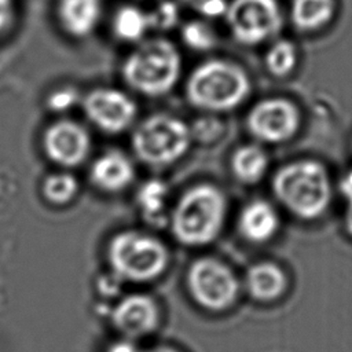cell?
<instances>
[{"mask_svg": "<svg viewBox=\"0 0 352 352\" xmlns=\"http://www.w3.org/2000/svg\"><path fill=\"white\" fill-rule=\"evenodd\" d=\"M151 352H176V351H173V349H170V348H157V349H154V351H151Z\"/></svg>", "mask_w": 352, "mask_h": 352, "instance_id": "obj_31", "label": "cell"}, {"mask_svg": "<svg viewBox=\"0 0 352 352\" xmlns=\"http://www.w3.org/2000/svg\"><path fill=\"white\" fill-rule=\"evenodd\" d=\"M82 109L87 118L107 133H120L128 129L138 113L132 98L114 88L89 91L82 100Z\"/></svg>", "mask_w": 352, "mask_h": 352, "instance_id": "obj_10", "label": "cell"}, {"mask_svg": "<svg viewBox=\"0 0 352 352\" xmlns=\"http://www.w3.org/2000/svg\"><path fill=\"white\" fill-rule=\"evenodd\" d=\"M224 15L232 37L243 45L276 36L283 22L278 0H231Z\"/></svg>", "mask_w": 352, "mask_h": 352, "instance_id": "obj_7", "label": "cell"}, {"mask_svg": "<svg viewBox=\"0 0 352 352\" xmlns=\"http://www.w3.org/2000/svg\"><path fill=\"white\" fill-rule=\"evenodd\" d=\"M187 285L194 300L213 311L227 308L238 294V280L234 272L213 257H201L190 265Z\"/></svg>", "mask_w": 352, "mask_h": 352, "instance_id": "obj_8", "label": "cell"}, {"mask_svg": "<svg viewBox=\"0 0 352 352\" xmlns=\"http://www.w3.org/2000/svg\"><path fill=\"white\" fill-rule=\"evenodd\" d=\"M246 285L253 298L272 301L283 293L286 287V276L283 271L272 263H257L249 268Z\"/></svg>", "mask_w": 352, "mask_h": 352, "instance_id": "obj_16", "label": "cell"}, {"mask_svg": "<svg viewBox=\"0 0 352 352\" xmlns=\"http://www.w3.org/2000/svg\"><path fill=\"white\" fill-rule=\"evenodd\" d=\"M89 179L102 191L118 192L133 182L135 166L131 158L122 151L109 150L92 162Z\"/></svg>", "mask_w": 352, "mask_h": 352, "instance_id": "obj_13", "label": "cell"}, {"mask_svg": "<svg viewBox=\"0 0 352 352\" xmlns=\"http://www.w3.org/2000/svg\"><path fill=\"white\" fill-rule=\"evenodd\" d=\"M279 228V216L275 208L264 201L254 199L246 204L238 217L241 235L253 243H263L271 239Z\"/></svg>", "mask_w": 352, "mask_h": 352, "instance_id": "obj_14", "label": "cell"}, {"mask_svg": "<svg viewBox=\"0 0 352 352\" xmlns=\"http://www.w3.org/2000/svg\"><path fill=\"white\" fill-rule=\"evenodd\" d=\"M77 91L73 88H62L58 91H54L47 100V104L54 111H65L69 107H72L77 102Z\"/></svg>", "mask_w": 352, "mask_h": 352, "instance_id": "obj_26", "label": "cell"}, {"mask_svg": "<svg viewBox=\"0 0 352 352\" xmlns=\"http://www.w3.org/2000/svg\"><path fill=\"white\" fill-rule=\"evenodd\" d=\"M340 192L344 197V199L346 201V204L349 205V208H352V169L348 170L342 179L340 180Z\"/></svg>", "mask_w": 352, "mask_h": 352, "instance_id": "obj_28", "label": "cell"}, {"mask_svg": "<svg viewBox=\"0 0 352 352\" xmlns=\"http://www.w3.org/2000/svg\"><path fill=\"white\" fill-rule=\"evenodd\" d=\"M250 81L234 62L210 59L197 66L186 81V98L191 106L213 111H230L249 95Z\"/></svg>", "mask_w": 352, "mask_h": 352, "instance_id": "obj_3", "label": "cell"}, {"mask_svg": "<svg viewBox=\"0 0 352 352\" xmlns=\"http://www.w3.org/2000/svg\"><path fill=\"white\" fill-rule=\"evenodd\" d=\"M227 213V199L210 183L190 187L176 202L170 214L175 239L186 246L208 245L220 234Z\"/></svg>", "mask_w": 352, "mask_h": 352, "instance_id": "obj_1", "label": "cell"}, {"mask_svg": "<svg viewBox=\"0 0 352 352\" xmlns=\"http://www.w3.org/2000/svg\"><path fill=\"white\" fill-rule=\"evenodd\" d=\"M109 352H140V351L133 344H131L128 341H120V342L111 345Z\"/></svg>", "mask_w": 352, "mask_h": 352, "instance_id": "obj_29", "label": "cell"}, {"mask_svg": "<svg viewBox=\"0 0 352 352\" xmlns=\"http://www.w3.org/2000/svg\"><path fill=\"white\" fill-rule=\"evenodd\" d=\"M56 15L67 34L81 38L95 30L102 15V0H58Z\"/></svg>", "mask_w": 352, "mask_h": 352, "instance_id": "obj_15", "label": "cell"}, {"mask_svg": "<svg viewBox=\"0 0 352 352\" xmlns=\"http://www.w3.org/2000/svg\"><path fill=\"white\" fill-rule=\"evenodd\" d=\"M107 258L118 276L132 282H147L165 271L169 252L154 235L122 231L110 239Z\"/></svg>", "mask_w": 352, "mask_h": 352, "instance_id": "obj_5", "label": "cell"}, {"mask_svg": "<svg viewBox=\"0 0 352 352\" xmlns=\"http://www.w3.org/2000/svg\"><path fill=\"white\" fill-rule=\"evenodd\" d=\"M297 63L296 45L289 40L275 41L265 54V66L276 77H285L293 72Z\"/></svg>", "mask_w": 352, "mask_h": 352, "instance_id": "obj_22", "label": "cell"}, {"mask_svg": "<svg viewBox=\"0 0 352 352\" xmlns=\"http://www.w3.org/2000/svg\"><path fill=\"white\" fill-rule=\"evenodd\" d=\"M300 114L297 107L282 98L264 99L256 103L246 118L248 131L260 142L280 143L297 132Z\"/></svg>", "mask_w": 352, "mask_h": 352, "instance_id": "obj_9", "label": "cell"}, {"mask_svg": "<svg viewBox=\"0 0 352 352\" xmlns=\"http://www.w3.org/2000/svg\"><path fill=\"white\" fill-rule=\"evenodd\" d=\"M345 226H346V231L352 235V208H349L346 217H345Z\"/></svg>", "mask_w": 352, "mask_h": 352, "instance_id": "obj_30", "label": "cell"}, {"mask_svg": "<svg viewBox=\"0 0 352 352\" xmlns=\"http://www.w3.org/2000/svg\"><path fill=\"white\" fill-rule=\"evenodd\" d=\"M168 197V186L158 179H151L144 182L138 194H136V202L144 216L153 219H160L164 214L165 204Z\"/></svg>", "mask_w": 352, "mask_h": 352, "instance_id": "obj_21", "label": "cell"}, {"mask_svg": "<svg viewBox=\"0 0 352 352\" xmlns=\"http://www.w3.org/2000/svg\"><path fill=\"white\" fill-rule=\"evenodd\" d=\"M336 14V0H292L290 16L294 26L304 32L326 26Z\"/></svg>", "mask_w": 352, "mask_h": 352, "instance_id": "obj_17", "label": "cell"}, {"mask_svg": "<svg viewBox=\"0 0 352 352\" xmlns=\"http://www.w3.org/2000/svg\"><path fill=\"white\" fill-rule=\"evenodd\" d=\"M268 168V155L257 144H243L231 157V170L241 183L253 184L263 179Z\"/></svg>", "mask_w": 352, "mask_h": 352, "instance_id": "obj_18", "label": "cell"}, {"mask_svg": "<svg viewBox=\"0 0 352 352\" xmlns=\"http://www.w3.org/2000/svg\"><path fill=\"white\" fill-rule=\"evenodd\" d=\"M272 190L290 213L304 220L319 217L331 201L329 173L322 164L312 160L294 161L278 169Z\"/></svg>", "mask_w": 352, "mask_h": 352, "instance_id": "obj_2", "label": "cell"}, {"mask_svg": "<svg viewBox=\"0 0 352 352\" xmlns=\"http://www.w3.org/2000/svg\"><path fill=\"white\" fill-rule=\"evenodd\" d=\"M148 15H150L151 28L166 30L176 25L179 19V8L173 1L165 0V1H161L155 7V10Z\"/></svg>", "mask_w": 352, "mask_h": 352, "instance_id": "obj_24", "label": "cell"}, {"mask_svg": "<svg viewBox=\"0 0 352 352\" xmlns=\"http://www.w3.org/2000/svg\"><path fill=\"white\" fill-rule=\"evenodd\" d=\"M113 322L125 336L140 337L157 326L158 308L150 297L132 294L117 304L113 311Z\"/></svg>", "mask_w": 352, "mask_h": 352, "instance_id": "obj_12", "label": "cell"}, {"mask_svg": "<svg viewBox=\"0 0 352 352\" xmlns=\"http://www.w3.org/2000/svg\"><path fill=\"white\" fill-rule=\"evenodd\" d=\"M192 132L180 118L170 114H153L133 131L131 144L144 164L164 166L182 158L191 143Z\"/></svg>", "mask_w": 352, "mask_h": 352, "instance_id": "obj_6", "label": "cell"}, {"mask_svg": "<svg viewBox=\"0 0 352 352\" xmlns=\"http://www.w3.org/2000/svg\"><path fill=\"white\" fill-rule=\"evenodd\" d=\"M14 18V0H0V34L8 29Z\"/></svg>", "mask_w": 352, "mask_h": 352, "instance_id": "obj_27", "label": "cell"}, {"mask_svg": "<svg viewBox=\"0 0 352 352\" xmlns=\"http://www.w3.org/2000/svg\"><path fill=\"white\" fill-rule=\"evenodd\" d=\"M43 148L48 160L54 164L73 168L84 162L88 157L91 136L78 122L59 120L44 131Z\"/></svg>", "mask_w": 352, "mask_h": 352, "instance_id": "obj_11", "label": "cell"}, {"mask_svg": "<svg viewBox=\"0 0 352 352\" xmlns=\"http://www.w3.org/2000/svg\"><path fill=\"white\" fill-rule=\"evenodd\" d=\"M78 191L77 179L67 173L59 172L47 176L41 186V192L44 198L52 205H66L69 204Z\"/></svg>", "mask_w": 352, "mask_h": 352, "instance_id": "obj_20", "label": "cell"}, {"mask_svg": "<svg viewBox=\"0 0 352 352\" xmlns=\"http://www.w3.org/2000/svg\"><path fill=\"white\" fill-rule=\"evenodd\" d=\"M111 28L117 38L129 43L139 41L151 28L150 15L136 6H122L116 11Z\"/></svg>", "mask_w": 352, "mask_h": 352, "instance_id": "obj_19", "label": "cell"}, {"mask_svg": "<svg viewBox=\"0 0 352 352\" xmlns=\"http://www.w3.org/2000/svg\"><path fill=\"white\" fill-rule=\"evenodd\" d=\"M182 73V56L175 44L154 37L140 43L124 60L121 74L136 92L162 96L173 89Z\"/></svg>", "mask_w": 352, "mask_h": 352, "instance_id": "obj_4", "label": "cell"}, {"mask_svg": "<svg viewBox=\"0 0 352 352\" xmlns=\"http://www.w3.org/2000/svg\"><path fill=\"white\" fill-rule=\"evenodd\" d=\"M182 40L194 51H209L217 43L212 26L204 21H190L182 28Z\"/></svg>", "mask_w": 352, "mask_h": 352, "instance_id": "obj_23", "label": "cell"}, {"mask_svg": "<svg viewBox=\"0 0 352 352\" xmlns=\"http://www.w3.org/2000/svg\"><path fill=\"white\" fill-rule=\"evenodd\" d=\"M188 8L205 18H219L226 14L227 0H180Z\"/></svg>", "mask_w": 352, "mask_h": 352, "instance_id": "obj_25", "label": "cell"}]
</instances>
